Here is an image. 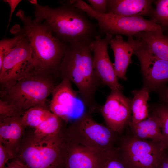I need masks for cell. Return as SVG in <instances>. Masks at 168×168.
<instances>
[{
  "instance_id": "26",
  "label": "cell",
  "mask_w": 168,
  "mask_h": 168,
  "mask_svg": "<svg viewBox=\"0 0 168 168\" xmlns=\"http://www.w3.org/2000/svg\"><path fill=\"white\" fill-rule=\"evenodd\" d=\"M11 32L15 35L14 37L4 39L0 41V68L2 67L6 56L25 37V35L22 33L14 31H11Z\"/></svg>"
},
{
  "instance_id": "10",
  "label": "cell",
  "mask_w": 168,
  "mask_h": 168,
  "mask_svg": "<svg viewBox=\"0 0 168 168\" xmlns=\"http://www.w3.org/2000/svg\"><path fill=\"white\" fill-rule=\"evenodd\" d=\"M133 38L134 54L140 63L144 86L150 91L159 92L166 86L168 82V61L155 56L138 40Z\"/></svg>"
},
{
  "instance_id": "7",
  "label": "cell",
  "mask_w": 168,
  "mask_h": 168,
  "mask_svg": "<svg viewBox=\"0 0 168 168\" xmlns=\"http://www.w3.org/2000/svg\"><path fill=\"white\" fill-rule=\"evenodd\" d=\"M75 6L97 21L98 35L102 37L107 34L128 37L142 32L163 30L154 20H147L142 16L126 17L111 13H99L82 0L77 1Z\"/></svg>"
},
{
  "instance_id": "18",
  "label": "cell",
  "mask_w": 168,
  "mask_h": 168,
  "mask_svg": "<svg viewBox=\"0 0 168 168\" xmlns=\"http://www.w3.org/2000/svg\"><path fill=\"white\" fill-rule=\"evenodd\" d=\"M163 30L142 32L134 36L155 56L168 61V37L163 35Z\"/></svg>"
},
{
  "instance_id": "5",
  "label": "cell",
  "mask_w": 168,
  "mask_h": 168,
  "mask_svg": "<svg viewBox=\"0 0 168 168\" xmlns=\"http://www.w3.org/2000/svg\"><path fill=\"white\" fill-rule=\"evenodd\" d=\"M53 76L34 68L12 86L1 89L0 99L11 104L23 115L34 107L49 109L47 99L56 86Z\"/></svg>"
},
{
  "instance_id": "14",
  "label": "cell",
  "mask_w": 168,
  "mask_h": 168,
  "mask_svg": "<svg viewBox=\"0 0 168 168\" xmlns=\"http://www.w3.org/2000/svg\"><path fill=\"white\" fill-rule=\"evenodd\" d=\"M65 139L64 168H99L101 151Z\"/></svg>"
},
{
  "instance_id": "27",
  "label": "cell",
  "mask_w": 168,
  "mask_h": 168,
  "mask_svg": "<svg viewBox=\"0 0 168 168\" xmlns=\"http://www.w3.org/2000/svg\"><path fill=\"white\" fill-rule=\"evenodd\" d=\"M22 114L8 101L0 99V117L22 116Z\"/></svg>"
},
{
  "instance_id": "29",
  "label": "cell",
  "mask_w": 168,
  "mask_h": 168,
  "mask_svg": "<svg viewBox=\"0 0 168 168\" xmlns=\"http://www.w3.org/2000/svg\"><path fill=\"white\" fill-rule=\"evenodd\" d=\"M15 159L11 153L0 143V168H3L8 161Z\"/></svg>"
},
{
  "instance_id": "15",
  "label": "cell",
  "mask_w": 168,
  "mask_h": 168,
  "mask_svg": "<svg viewBox=\"0 0 168 168\" xmlns=\"http://www.w3.org/2000/svg\"><path fill=\"white\" fill-rule=\"evenodd\" d=\"M26 128L21 116L0 117V143L16 158Z\"/></svg>"
},
{
  "instance_id": "19",
  "label": "cell",
  "mask_w": 168,
  "mask_h": 168,
  "mask_svg": "<svg viewBox=\"0 0 168 168\" xmlns=\"http://www.w3.org/2000/svg\"><path fill=\"white\" fill-rule=\"evenodd\" d=\"M130 133L134 137L143 140L160 142L162 138L159 120L153 114L137 123L130 122Z\"/></svg>"
},
{
  "instance_id": "8",
  "label": "cell",
  "mask_w": 168,
  "mask_h": 168,
  "mask_svg": "<svg viewBox=\"0 0 168 168\" xmlns=\"http://www.w3.org/2000/svg\"><path fill=\"white\" fill-rule=\"evenodd\" d=\"M118 146L129 168H156L163 152L159 142L138 138L130 132L121 137Z\"/></svg>"
},
{
  "instance_id": "16",
  "label": "cell",
  "mask_w": 168,
  "mask_h": 168,
  "mask_svg": "<svg viewBox=\"0 0 168 168\" xmlns=\"http://www.w3.org/2000/svg\"><path fill=\"white\" fill-rule=\"evenodd\" d=\"M133 36H128V40H124L120 35H116L110 42L114 58V70L118 78L126 81L128 68L132 63L131 57L134 54L132 42Z\"/></svg>"
},
{
  "instance_id": "13",
  "label": "cell",
  "mask_w": 168,
  "mask_h": 168,
  "mask_svg": "<svg viewBox=\"0 0 168 168\" xmlns=\"http://www.w3.org/2000/svg\"><path fill=\"white\" fill-rule=\"evenodd\" d=\"M49 109L53 114L63 121H73L80 116L78 110L77 93L72 86V82L66 78L62 79L53 91Z\"/></svg>"
},
{
  "instance_id": "28",
  "label": "cell",
  "mask_w": 168,
  "mask_h": 168,
  "mask_svg": "<svg viewBox=\"0 0 168 168\" xmlns=\"http://www.w3.org/2000/svg\"><path fill=\"white\" fill-rule=\"evenodd\" d=\"M87 1L95 12L100 14L107 13L108 0H88Z\"/></svg>"
},
{
  "instance_id": "1",
  "label": "cell",
  "mask_w": 168,
  "mask_h": 168,
  "mask_svg": "<svg viewBox=\"0 0 168 168\" xmlns=\"http://www.w3.org/2000/svg\"><path fill=\"white\" fill-rule=\"evenodd\" d=\"M94 39L68 44L57 75L66 78L77 87L84 106L90 113L100 108L95 95L102 84L94 69L90 45Z\"/></svg>"
},
{
  "instance_id": "32",
  "label": "cell",
  "mask_w": 168,
  "mask_h": 168,
  "mask_svg": "<svg viewBox=\"0 0 168 168\" xmlns=\"http://www.w3.org/2000/svg\"><path fill=\"white\" fill-rule=\"evenodd\" d=\"M156 168H168V150L163 151Z\"/></svg>"
},
{
  "instance_id": "34",
  "label": "cell",
  "mask_w": 168,
  "mask_h": 168,
  "mask_svg": "<svg viewBox=\"0 0 168 168\" xmlns=\"http://www.w3.org/2000/svg\"><path fill=\"white\" fill-rule=\"evenodd\" d=\"M28 1L30 3L34 5V6L38 4L36 0H29Z\"/></svg>"
},
{
  "instance_id": "12",
  "label": "cell",
  "mask_w": 168,
  "mask_h": 168,
  "mask_svg": "<svg viewBox=\"0 0 168 168\" xmlns=\"http://www.w3.org/2000/svg\"><path fill=\"white\" fill-rule=\"evenodd\" d=\"M113 38L107 34L104 38L98 35L91 42L90 46L93 53V63L95 72L101 83L108 86L111 91L122 92L123 87L119 82L114 64L108 53V46Z\"/></svg>"
},
{
  "instance_id": "22",
  "label": "cell",
  "mask_w": 168,
  "mask_h": 168,
  "mask_svg": "<svg viewBox=\"0 0 168 168\" xmlns=\"http://www.w3.org/2000/svg\"><path fill=\"white\" fill-rule=\"evenodd\" d=\"M99 168H129L118 146L100 151Z\"/></svg>"
},
{
  "instance_id": "4",
  "label": "cell",
  "mask_w": 168,
  "mask_h": 168,
  "mask_svg": "<svg viewBox=\"0 0 168 168\" xmlns=\"http://www.w3.org/2000/svg\"><path fill=\"white\" fill-rule=\"evenodd\" d=\"M25 129L16 158L28 168H64L65 128L54 136L38 138Z\"/></svg>"
},
{
  "instance_id": "21",
  "label": "cell",
  "mask_w": 168,
  "mask_h": 168,
  "mask_svg": "<svg viewBox=\"0 0 168 168\" xmlns=\"http://www.w3.org/2000/svg\"><path fill=\"white\" fill-rule=\"evenodd\" d=\"M63 121L53 114L36 128L32 130L34 136L38 138L52 136L59 133L64 128Z\"/></svg>"
},
{
  "instance_id": "9",
  "label": "cell",
  "mask_w": 168,
  "mask_h": 168,
  "mask_svg": "<svg viewBox=\"0 0 168 168\" xmlns=\"http://www.w3.org/2000/svg\"><path fill=\"white\" fill-rule=\"evenodd\" d=\"M34 69L32 50L29 42L24 38L6 56L0 68L2 89L9 87L27 76Z\"/></svg>"
},
{
  "instance_id": "25",
  "label": "cell",
  "mask_w": 168,
  "mask_h": 168,
  "mask_svg": "<svg viewBox=\"0 0 168 168\" xmlns=\"http://www.w3.org/2000/svg\"><path fill=\"white\" fill-rule=\"evenodd\" d=\"M155 8L152 14V19L163 29L168 27V0L154 1Z\"/></svg>"
},
{
  "instance_id": "23",
  "label": "cell",
  "mask_w": 168,
  "mask_h": 168,
  "mask_svg": "<svg viewBox=\"0 0 168 168\" xmlns=\"http://www.w3.org/2000/svg\"><path fill=\"white\" fill-rule=\"evenodd\" d=\"M52 114L48 109L40 106L32 107L26 110L22 116V122L26 128H34Z\"/></svg>"
},
{
  "instance_id": "30",
  "label": "cell",
  "mask_w": 168,
  "mask_h": 168,
  "mask_svg": "<svg viewBox=\"0 0 168 168\" xmlns=\"http://www.w3.org/2000/svg\"><path fill=\"white\" fill-rule=\"evenodd\" d=\"M22 1L21 0H4L3 2L8 4L9 5L10 10L9 19V23L7 26V29L10 24L12 17L16 8Z\"/></svg>"
},
{
  "instance_id": "31",
  "label": "cell",
  "mask_w": 168,
  "mask_h": 168,
  "mask_svg": "<svg viewBox=\"0 0 168 168\" xmlns=\"http://www.w3.org/2000/svg\"><path fill=\"white\" fill-rule=\"evenodd\" d=\"M3 168H28L25 164L17 158L12 160L7 163V166Z\"/></svg>"
},
{
  "instance_id": "17",
  "label": "cell",
  "mask_w": 168,
  "mask_h": 168,
  "mask_svg": "<svg viewBox=\"0 0 168 168\" xmlns=\"http://www.w3.org/2000/svg\"><path fill=\"white\" fill-rule=\"evenodd\" d=\"M152 0H108L107 13L126 17L152 16Z\"/></svg>"
},
{
  "instance_id": "11",
  "label": "cell",
  "mask_w": 168,
  "mask_h": 168,
  "mask_svg": "<svg viewBox=\"0 0 168 168\" xmlns=\"http://www.w3.org/2000/svg\"><path fill=\"white\" fill-rule=\"evenodd\" d=\"M131 102L122 92L111 91L104 105L98 109L105 125L120 135L131 121Z\"/></svg>"
},
{
  "instance_id": "24",
  "label": "cell",
  "mask_w": 168,
  "mask_h": 168,
  "mask_svg": "<svg viewBox=\"0 0 168 168\" xmlns=\"http://www.w3.org/2000/svg\"><path fill=\"white\" fill-rule=\"evenodd\" d=\"M152 113L158 118L160 123L162 138L159 142L161 151L168 150V106L159 105L153 108Z\"/></svg>"
},
{
  "instance_id": "3",
  "label": "cell",
  "mask_w": 168,
  "mask_h": 168,
  "mask_svg": "<svg viewBox=\"0 0 168 168\" xmlns=\"http://www.w3.org/2000/svg\"><path fill=\"white\" fill-rule=\"evenodd\" d=\"M16 16L22 21V26L16 25L11 30L24 34L28 39L35 68L57 75L67 44L55 37L45 22H37L21 10L18 11Z\"/></svg>"
},
{
  "instance_id": "6",
  "label": "cell",
  "mask_w": 168,
  "mask_h": 168,
  "mask_svg": "<svg viewBox=\"0 0 168 168\" xmlns=\"http://www.w3.org/2000/svg\"><path fill=\"white\" fill-rule=\"evenodd\" d=\"M67 138L74 143L99 151L118 144L121 137L106 125L100 124L85 112L65 128Z\"/></svg>"
},
{
  "instance_id": "33",
  "label": "cell",
  "mask_w": 168,
  "mask_h": 168,
  "mask_svg": "<svg viewBox=\"0 0 168 168\" xmlns=\"http://www.w3.org/2000/svg\"><path fill=\"white\" fill-rule=\"evenodd\" d=\"M159 93L161 100L168 106V87H165Z\"/></svg>"
},
{
  "instance_id": "2",
  "label": "cell",
  "mask_w": 168,
  "mask_h": 168,
  "mask_svg": "<svg viewBox=\"0 0 168 168\" xmlns=\"http://www.w3.org/2000/svg\"><path fill=\"white\" fill-rule=\"evenodd\" d=\"M35 6V20L45 22L54 35L66 44L94 39L98 35L97 25L69 1L62 2L61 5L56 8L39 4Z\"/></svg>"
},
{
  "instance_id": "20",
  "label": "cell",
  "mask_w": 168,
  "mask_h": 168,
  "mask_svg": "<svg viewBox=\"0 0 168 168\" xmlns=\"http://www.w3.org/2000/svg\"><path fill=\"white\" fill-rule=\"evenodd\" d=\"M150 91L144 86L140 90L132 91L133 97L131 100L132 118L131 122L137 123L147 119L149 116L147 103Z\"/></svg>"
}]
</instances>
